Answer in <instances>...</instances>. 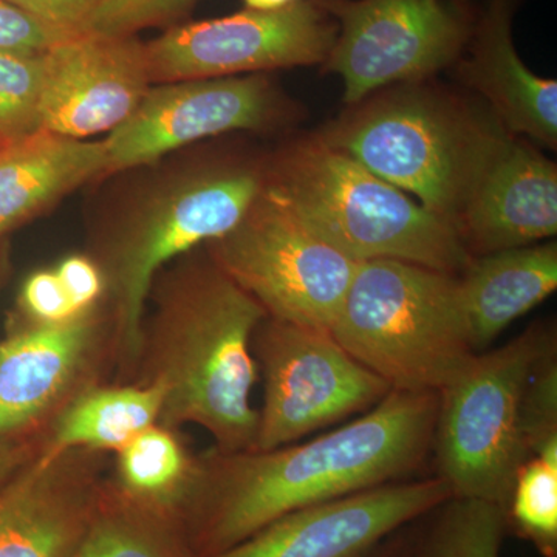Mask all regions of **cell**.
Here are the masks:
<instances>
[{"mask_svg": "<svg viewBox=\"0 0 557 557\" xmlns=\"http://www.w3.org/2000/svg\"><path fill=\"white\" fill-rule=\"evenodd\" d=\"M437 405L432 392L392 391L302 445L219 450L194 490V555L225 552L298 509L410 479L431 454Z\"/></svg>", "mask_w": 557, "mask_h": 557, "instance_id": "6da1fadb", "label": "cell"}, {"mask_svg": "<svg viewBox=\"0 0 557 557\" xmlns=\"http://www.w3.org/2000/svg\"><path fill=\"white\" fill-rule=\"evenodd\" d=\"M265 318L214 259L180 271L161 295L157 321L152 380L164 387L160 420L166 426L199 424L222 453L255 448L259 412L249 398L258 364L251 347Z\"/></svg>", "mask_w": 557, "mask_h": 557, "instance_id": "7a4b0ae2", "label": "cell"}, {"mask_svg": "<svg viewBox=\"0 0 557 557\" xmlns=\"http://www.w3.org/2000/svg\"><path fill=\"white\" fill-rule=\"evenodd\" d=\"M267 185L318 236L357 262L401 260L453 276L471 263L453 223L322 139L285 153Z\"/></svg>", "mask_w": 557, "mask_h": 557, "instance_id": "3957f363", "label": "cell"}, {"mask_svg": "<svg viewBox=\"0 0 557 557\" xmlns=\"http://www.w3.org/2000/svg\"><path fill=\"white\" fill-rule=\"evenodd\" d=\"M329 332L392 391L438 394L478 355L457 276L401 260L359 262Z\"/></svg>", "mask_w": 557, "mask_h": 557, "instance_id": "277c9868", "label": "cell"}, {"mask_svg": "<svg viewBox=\"0 0 557 557\" xmlns=\"http://www.w3.org/2000/svg\"><path fill=\"white\" fill-rule=\"evenodd\" d=\"M121 215L106 252L120 347L135 359L145 346L146 300L170 260L228 234L265 178L245 164H207L150 183Z\"/></svg>", "mask_w": 557, "mask_h": 557, "instance_id": "5b68a950", "label": "cell"}, {"mask_svg": "<svg viewBox=\"0 0 557 557\" xmlns=\"http://www.w3.org/2000/svg\"><path fill=\"white\" fill-rule=\"evenodd\" d=\"M555 330L534 324L505 346L480 351L438 392L432 449L450 496L491 502L507 512L527 460L520 437L523 391Z\"/></svg>", "mask_w": 557, "mask_h": 557, "instance_id": "8992f818", "label": "cell"}, {"mask_svg": "<svg viewBox=\"0 0 557 557\" xmlns=\"http://www.w3.org/2000/svg\"><path fill=\"white\" fill-rule=\"evenodd\" d=\"M493 127L437 100L405 95L375 102L321 139L457 228Z\"/></svg>", "mask_w": 557, "mask_h": 557, "instance_id": "52a82bcc", "label": "cell"}, {"mask_svg": "<svg viewBox=\"0 0 557 557\" xmlns=\"http://www.w3.org/2000/svg\"><path fill=\"white\" fill-rule=\"evenodd\" d=\"M209 245L267 317L314 329L332 327L359 263L318 236L267 182L240 222Z\"/></svg>", "mask_w": 557, "mask_h": 557, "instance_id": "ba28073f", "label": "cell"}, {"mask_svg": "<svg viewBox=\"0 0 557 557\" xmlns=\"http://www.w3.org/2000/svg\"><path fill=\"white\" fill-rule=\"evenodd\" d=\"M265 381L251 450H270L375 408L386 381L341 347L332 333L267 317L252 338Z\"/></svg>", "mask_w": 557, "mask_h": 557, "instance_id": "9c48e42d", "label": "cell"}, {"mask_svg": "<svg viewBox=\"0 0 557 557\" xmlns=\"http://www.w3.org/2000/svg\"><path fill=\"white\" fill-rule=\"evenodd\" d=\"M335 21L327 70L355 104L380 87L426 78L457 60L469 36L450 0H317Z\"/></svg>", "mask_w": 557, "mask_h": 557, "instance_id": "30bf717a", "label": "cell"}, {"mask_svg": "<svg viewBox=\"0 0 557 557\" xmlns=\"http://www.w3.org/2000/svg\"><path fill=\"white\" fill-rule=\"evenodd\" d=\"M335 39V21L317 0H298L281 10L174 25L146 42L145 54L152 84L177 83L319 64Z\"/></svg>", "mask_w": 557, "mask_h": 557, "instance_id": "8fae6325", "label": "cell"}, {"mask_svg": "<svg viewBox=\"0 0 557 557\" xmlns=\"http://www.w3.org/2000/svg\"><path fill=\"white\" fill-rule=\"evenodd\" d=\"M276 110L274 91L262 75L150 86L129 119L102 139L108 172L149 166L199 139L263 129Z\"/></svg>", "mask_w": 557, "mask_h": 557, "instance_id": "7c38bea8", "label": "cell"}, {"mask_svg": "<svg viewBox=\"0 0 557 557\" xmlns=\"http://www.w3.org/2000/svg\"><path fill=\"white\" fill-rule=\"evenodd\" d=\"M449 497L437 475L399 480L289 512L209 557H370Z\"/></svg>", "mask_w": 557, "mask_h": 557, "instance_id": "4fadbf2b", "label": "cell"}, {"mask_svg": "<svg viewBox=\"0 0 557 557\" xmlns=\"http://www.w3.org/2000/svg\"><path fill=\"white\" fill-rule=\"evenodd\" d=\"M152 86L135 36L83 33L44 53L40 131L86 139L120 127Z\"/></svg>", "mask_w": 557, "mask_h": 557, "instance_id": "5bb4252c", "label": "cell"}, {"mask_svg": "<svg viewBox=\"0 0 557 557\" xmlns=\"http://www.w3.org/2000/svg\"><path fill=\"white\" fill-rule=\"evenodd\" d=\"M457 230L472 258L555 237L556 164L494 126Z\"/></svg>", "mask_w": 557, "mask_h": 557, "instance_id": "9a60e30c", "label": "cell"}, {"mask_svg": "<svg viewBox=\"0 0 557 557\" xmlns=\"http://www.w3.org/2000/svg\"><path fill=\"white\" fill-rule=\"evenodd\" d=\"M51 448L0 487V557H72L102 494Z\"/></svg>", "mask_w": 557, "mask_h": 557, "instance_id": "2e32d148", "label": "cell"}, {"mask_svg": "<svg viewBox=\"0 0 557 557\" xmlns=\"http://www.w3.org/2000/svg\"><path fill=\"white\" fill-rule=\"evenodd\" d=\"M97 322L87 313L39 324L0 344V437L27 426L64 394L89 358Z\"/></svg>", "mask_w": 557, "mask_h": 557, "instance_id": "e0dca14e", "label": "cell"}, {"mask_svg": "<svg viewBox=\"0 0 557 557\" xmlns=\"http://www.w3.org/2000/svg\"><path fill=\"white\" fill-rule=\"evenodd\" d=\"M515 0H490L463 64L468 83L490 101L511 134L557 145V83L520 60L511 36Z\"/></svg>", "mask_w": 557, "mask_h": 557, "instance_id": "ac0fdd59", "label": "cell"}, {"mask_svg": "<svg viewBox=\"0 0 557 557\" xmlns=\"http://www.w3.org/2000/svg\"><path fill=\"white\" fill-rule=\"evenodd\" d=\"M557 287L556 244H534L472 258L457 276L458 302L475 354Z\"/></svg>", "mask_w": 557, "mask_h": 557, "instance_id": "d6986e66", "label": "cell"}, {"mask_svg": "<svg viewBox=\"0 0 557 557\" xmlns=\"http://www.w3.org/2000/svg\"><path fill=\"white\" fill-rule=\"evenodd\" d=\"M108 172L104 141L47 131L0 141V234Z\"/></svg>", "mask_w": 557, "mask_h": 557, "instance_id": "ffe728a7", "label": "cell"}, {"mask_svg": "<svg viewBox=\"0 0 557 557\" xmlns=\"http://www.w3.org/2000/svg\"><path fill=\"white\" fill-rule=\"evenodd\" d=\"M163 405L164 387L157 380L141 387L91 388L58 418L51 448L121 450L156 426Z\"/></svg>", "mask_w": 557, "mask_h": 557, "instance_id": "44dd1931", "label": "cell"}, {"mask_svg": "<svg viewBox=\"0 0 557 557\" xmlns=\"http://www.w3.org/2000/svg\"><path fill=\"white\" fill-rule=\"evenodd\" d=\"M72 557H197L174 518L123 496L101 497Z\"/></svg>", "mask_w": 557, "mask_h": 557, "instance_id": "7402d4cb", "label": "cell"}, {"mask_svg": "<svg viewBox=\"0 0 557 557\" xmlns=\"http://www.w3.org/2000/svg\"><path fill=\"white\" fill-rule=\"evenodd\" d=\"M119 453L121 496L171 518L178 497L194 496L199 471L166 429L150 426Z\"/></svg>", "mask_w": 557, "mask_h": 557, "instance_id": "603a6c76", "label": "cell"}, {"mask_svg": "<svg viewBox=\"0 0 557 557\" xmlns=\"http://www.w3.org/2000/svg\"><path fill=\"white\" fill-rule=\"evenodd\" d=\"M507 533L498 505L449 497L410 523L406 557H500Z\"/></svg>", "mask_w": 557, "mask_h": 557, "instance_id": "cb8c5ba5", "label": "cell"}, {"mask_svg": "<svg viewBox=\"0 0 557 557\" xmlns=\"http://www.w3.org/2000/svg\"><path fill=\"white\" fill-rule=\"evenodd\" d=\"M507 527L508 533L525 539L542 557H557V458L531 457L520 465Z\"/></svg>", "mask_w": 557, "mask_h": 557, "instance_id": "d4e9b609", "label": "cell"}, {"mask_svg": "<svg viewBox=\"0 0 557 557\" xmlns=\"http://www.w3.org/2000/svg\"><path fill=\"white\" fill-rule=\"evenodd\" d=\"M44 53L0 50V141L40 131Z\"/></svg>", "mask_w": 557, "mask_h": 557, "instance_id": "484cf974", "label": "cell"}, {"mask_svg": "<svg viewBox=\"0 0 557 557\" xmlns=\"http://www.w3.org/2000/svg\"><path fill=\"white\" fill-rule=\"evenodd\" d=\"M520 437L527 460L557 458V344L531 370L520 406Z\"/></svg>", "mask_w": 557, "mask_h": 557, "instance_id": "4316f807", "label": "cell"}, {"mask_svg": "<svg viewBox=\"0 0 557 557\" xmlns=\"http://www.w3.org/2000/svg\"><path fill=\"white\" fill-rule=\"evenodd\" d=\"M199 0H101L87 25V33L135 36L146 28L178 21Z\"/></svg>", "mask_w": 557, "mask_h": 557, "instance_id": "83f0119b", "label": "cell"}, {"mask_svg": "<svg viewBox=\"0 0 557 557\" xmlns=\"http://www.w3.org/2000/svg\"><path fill=\"white\" fill-rule=\"evenodd\" d=\"M75 36L78 35L46 24L13 3L0 0V50L46 53Z\"/></svg>", "mask_w": 557, "mask_h": 557, "instance_id": "f1b7e54d", "label": "cell"}, {"mask_svg": "<svg viewBox=\"0 0 557 557\" xmlns=\"http://www.w3.org/2000/svg\"><path fill=\"white\" fill-rule=\"evenodd\" d=\"M21 302L39 324H61L81 317L57 271H38L25 281Z\"/></svg>", "mask_w": 557, "mask_h": 557, "instance_id": "f546056e", "label": "cell"}, {"mask_svg": "<svg viewBox=\"0 0 557 557\" xmlns=\"http://www.w3.org/2000/svg\"><path fill=\"white\" fill-rule=\"evenodd\" d=\"M7 2L27 11L36 20L46 24L83 35L87 33V25L101 0H7Z\"/></svg>", "mask_w": 557, "mask_h": 557, "instance_id": "4dcf8cb0", "label": "cell"}, {"mask_svg": "<svg viewBox=\"0 0 557 557\" xmlns=\"http://www.w3.org/2000/svg\"><path fill=\"white\" fill-rule=\"evenodd\" d=\"M57 274L81 313H87L100 299L104 289V274L90 259L83 256H72L62 260Z\"/></svg>", "mask_w": 557, "mask_h": 557, "instance_id": "1f68e13d", "label": "cell"}, {"mask_svg": "<svg viewBox=\"0 0 557 557\" xmlns=\"http://www.w3.org/2000/svg\"><path fill=\"white\" fill-rule=\"evenodd\" d=\"M25 456H27V446L17 442L13 435L0 437V487L21 468H24Z\"/></svg>", "mask_w": 557, "mask_h": 557, "instance_id": "d6a6232c", "label": "cell"}, {"mask_svg": "<svg viewBox=\"0 0 557 557\" xmlns=\"http://www.w3.org/2000/svg\"><path fill=\"white\" fill-rule=\"evenodd\" d=\"M409 530L410 525L392 534L370 557H406L409 545Z\"/></svg>", "mask_w": 557, "mask_h": 557, "instance_id": "836d02e7", "label": "cell"}, {"mask_svg": "<svg viewBox=\"0 0 557 557\" xmlns=\"http://www.w3.org/2000/svg\"><path fill=\"white\" fill-rule=\"evenodd\" d=\"M247 10L274 11L285 9L298 0H244Z\"/></svg>", "mask_w": 557, "mask_h": 557, "instance_id": "e575fe53", "label": "cell"}]
</instances>
